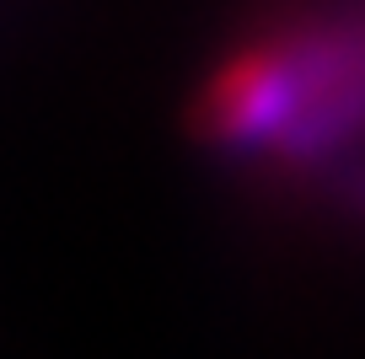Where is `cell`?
I'll return each instance as SVG.
<instances>
[{"instance_id": "6da1fadb", "label": "cell", "mask_w": 365, "mask_h": 359, "mask_svg": "<svg viewBox=\"0 0 365 359\" xmlns=\"http://www.w3.org/2000/svg\"><path fill=\"white\" fill-rule=\"evenodd\" d=\"M220 150L317 161L365 135V16H307L237 43L199 91Z\"/></svg>"}]
</instances>
